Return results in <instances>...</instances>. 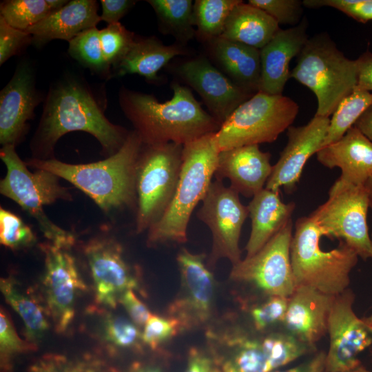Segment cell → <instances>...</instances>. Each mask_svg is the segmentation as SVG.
<instances>
[{
    "label": "cell",
    "instance_id": "7dc6e473",
    "mask_svg": "<svg viewBox=\"0 0 372 372\" xmlns=\"http://www.w3.org/2000/svg\"><path fill=\"white\" fill-rule=\"evenodd\" d=\"M183 372H223L218 359L198 349H191Z\"/></svg>",
    "mask_w": 372,
    "mask_h": 372
},
{
    "label": "cell",
    "instance_id": "52a82bcc",
    "mask_svg": "<svg viewBox=\"0 0 372 372\" xmlns=\"http://www.w3.org/2000/svg\"><path fill=\"white\" fill-rule=\"evenodd\" d=\"M298 105L281 95L256 92L240 104L214 134L219 152L275 141L294 121Z\"/></svg>",
    "mask_w": 372,
    "mask_h": 372
},
{
    "label": "cell",
    "instance_id": "ac0fdd59",
    "mask_svg": "<svg viewBox=\"0 0 372 372\" xmlns=\"http://www.w3.org/2000/svg\"><path fill=\"white\" fill-rule=\"evenodd\" d=\"M94 281L96 302L116 307L127 290L137 289L138 282L125 262L118 244L108 239L91 240L85 249Z\"/></svg>",
    "mask_w": 372,
    "mask_h": 372
},
{
    "label": "cell",
    "instance_id": "cb8c5ba5",
    "mask_svg": "<svg viewBox=\"0 0 372 372\" xmlns=\"http://www.w3.org/2000/svg\"><path fill=\"white\" fill-rule=\"evenodd\" d=\"M307 19L296 26L279 29L260 51L261 75L258 92L281 95L290 78L289 63L298 56L308 41Z\"/></svg>",
    "mask_w": 372,
    "mask_h": 372
},
{
    "label": "cell",
    "instance_id": "1f68e13d",
    "mask_svg": "<svg viewBox=\"0 0 372 372\" xmlns=\"http://www.w3.org/2000/svg\"><path fill=\"white\" fill-rule=\"evenodd\" d=\"M289 298L259 294L258 299L245 303V310L253 330L267 333L281 328L287 309Z\"/></svg>",
    "mask_w": 372,
    "mask_h": 372
},
{
    "label": "cell",
    "instance_id": "6f0895ef",
    "mask_svg": "<svg viewBox=\"0 0 372 372\" xmlns=\"http://www.w3.org/2000/svg\"><path fill=\"white\" fill-rule=\"evenodd\" d=\"M12 368L10 369H1V372H11Z\"/></svg>",
    "mask_w": 372,
    "mask_h": 372
},
{
    "label": "cell",
    "instance_id": "bcb514c9",
    "mask_svg": "<svg viewBox=\"0 0 372 372\" xmlns=\"http://www.w3.org/2000/svg\"><path fill=\"white\" fill-rule=\"evenodd\" d=\"M119 303L124 307L131 320L138 327H144L152 316L146 305L136 296L132 289L126 291L121 296Z\"/></svg>",
    "mask_w": 372,
    "mask_h": 372
},
{
    "label": "cell",
    "instance_id": "74e56055",
    "mask_svg": "<svg viewBox=\"0 0 372 372\" xmlns=\"http://www.w3.org/2000/svg\"><path fill=\"white\" fill-rule=\"evenodd\" d=\"M135 40L134 34L120 22L100 30V41L105 60L111 67L127 52Z\"/></svg>",
    "mask_w": 372,
    "mask_h": 372
},
{
    "label": "cell",
    "instance_id": "4dcf8cb0",
    "mask_svg": "<svg viewBox=\"0 0 372 372\" xmlns=\"http://www.w3.org/2000/svg\"><path fill=\"white\" fill-rule=\"evenodd\" d=\"M371 105L372 92L357 85L333 112L322 147L342 137Z\"/></svg>",
    "mask_w": 372,
    "mask_h": 372
},
{
    "label": "cell",
    "instance_id": "d590c367",
    "mask_svg": "<svg viewBox=\"0 0 372 372\" xmlns=\"http://www.w3.org/2000/svg\"><path fill=\"white\" fill-rule=\"evenodd\" d=\"M28 372H112L105 363L92 356L70 357L45 354L28 367Z\"/></svg>",
    "mask_w": 372,
    "mask_h": 372
},
{
    "label": "cell",
    "instance_id": "ee69618b",
    "mask_svg": "<svg viewBox=\"0 0 372 372\" xmlns=\"http://www.w3.org/2000/svg\"><path fill=\"white\" fill-rule=\"evenodd\" d=\"M309 8L331 7L360 23L372 21V0H304Z\"/></svg>",
    "mask_w": 372,
    "mask_h": 372
},
{
    "label": "cell",
    "instance_id": "d6986e66",
    "mask_svg": "<svg viewBox=\"0 0 372 372\" xmlns=\"http://www.w3.org/2000/svg\"><path fill=\"white\" fill-rule=\"evenodd\" d=\"M41 100L30 64H19L0 92V143L3 146H15L19 142Z\"/></svg>",
    "mask_w": 372,
    "mask_h": 372
},
{
    "label": "cell",
    "instance_id": "6da1fadb",
    "mask_svg": "<svg viewBox=\"0 0 372 372\" xmlns=\"http://www.w3.org/2000/svg\"><path fill=\"white\" fill-rule=\"evenodd\" d=\"M172 87L173 96L165 102L125 88L119 92L121 109L144 145H184L216 132L221 125L203 109L189 89L176 83Z\"/></svg>",
    "mask_w": 372,
    "mask_h": 372
},
{
    "label": "cell",
    "instance_id": "f35d334b",
    "mask_svg": "<svg viewBox=\"0 0 372 372\" xmlns=\"http://www.w3.org/2000/svg\"><path fill=\"white\" fill-rule=\"evenodd\" d=\"M37 345L23 340L8 314L4 309L0 312V358L1 369L12 368L11 360L18 354L34 351Z\"/></svg>",
    "mask_w": 372,
    "mask_h": 372
},
{
    "label": "cell",
    "instance_id": "816d5d0a",
    "mask_svg": "<svg viewBox=\"0 0 372 372\" xmlns=\"http://www.w3.org/2000/svg\"><path fill=\"white\" fill-rule=\"evenodd\" d=\"M353 126L372 142V105L361 115Z\"/></svg>",
    "mask_w": 372,
    "mask_h": 372
},
{
    "label": "cell",
    "instance_id": "44dd1931",
    "mask_svg": "<svg viewBox=\"0 0 372 372\" xmlns=\"http://www.w3.org/2000/svg\"><path fill=\"white\" fill-rule=\"evenodd\" d=\"M316 157L324 167L341 170L329 190L364 185L372 177V142L355 126L335 142L320 148Z\"/></svg>",
    "mask_w": 372,
    "mask_h": 372
},
{
    "label": "cell",
    "instance_id": "83f0119b",
    "mask_svg": "<svg viewBox=\"0 0 372 372\" xmlns=\"http://www.w3.org/2000/svg\"><path fill=\"white\" fill-rule=\"evenodd\" d=\"M279 29V24L267 13L242 1L231 10L220 37L260 50Z\"/></svg>",
    "mask_w": 372,
    "mask_h": 372
},
{
    "label": "cell",
    "instance_id": "ba28073f",
    "mask_svg": "<svg viewBox=\"0 0 372 372\" xmlns=\"http://www.w3.org/2000/svg\"><path fill=\"white\" fill-rule=\"evenodd\" d=\"M14 147L3 145L0 150V157L7 169L0 183L1 193L33 216L51 243L69 248L74 243V236L50 220L43 207L58 199L68 198L70 194L61 186L56 175L42 169L30 172Z\"/></svg>",
    "mask_w": 372,
    "mask_h": 372
},
{
    "label": "cell",
    "instance_id": "d6a6232c",
    "mask_svg": "<svg viewBox=\"0 0 372 372\" xmlns=\"http://www.w3.org/2000/svg\"><path fill=\"white\" fill-rule=\"evenodd\" d=\"M240 0H198L193 8L194 25L203 36L215 39L221 36L226 21Z\"/></svg>",
    "mask_w": 372,
    "mask_h": 372
},
{
    "label": "cell",
    "instance_id": "8d00e7d4",
    "mask_svg": "<svg viewBox=\"0 0 372 372\" xmlns=\"http://www.w3.org/2000/svg\"><path fill=\"white\" fill-rule=\"evenodd\" d=\"M163 24L176 33L189 38L192 35L194 4L190 0H149Z\"/></svg>",
    "mask_w": 372,
    "mask_h": 372
},
{
    "label": "cell",
    "instance_id": "f1b7e54d",
    "mask_svg": "<svg viewBox=\"0 0 372 372\" xmlns=\"http://www.w3.org/2000/svg\"><path fill=\"white\" fill-rule=\"evenodd\" d=\"M178 45H166L154 38L134 40L125 56L114 65L113 76L136 74L149 81L175 56L184 54Z\"/></svg>",
    "mask_w": 372,
    "mask_h": 372
},
{
    "label": "cell",
    "instance_id": "7c38bea8",
    "mask_svg": "<svg viewBox=\"0 0 372 372\" xmlns=\"http://www.w3.org/2000/svg\"><path fill=\"white\" fill-rule=\"evenodd\" d=\"M292 237L291 220L257 253L232 265L230 278L260 295L290 297L296 287L290 257Z\"/></svg>",
    "mask_w": 372,
    "mask_h": 372
},
{
    "label": "cell",
    "instance_id": "2e32d148",
    "mask_svg": "<svg viewBox=\"0 0 372 372\" xmlns=\"http://www.w3.org/2000/svg\"><path fill=\"white\" fill-rule=\"evenodd\" d=\"M205 257L185 248L176 257L180 289L169 307V313L179 322L182 330L205 323L211 315L215 280L205 263Z\"/></svg>",
    "mask_w": 372,
    "mask_h": 372
},
{
    "label": "cell",
    "instance_id": "60d3db41",
    "mask_svg": "<svg viewBox=\"0 0 372 372\" xmlns=\"http://www.w3.org/2000/svg\"><path fill=\"white\" fill-rule=\"evenodd\" d=\"M141 334L132 320L119 316H110L104 322V338L114 347L130 349L136 347Z\"/></svg>",
    "mask_w": 372,
    "mask_h": 372
},
{
    "label": "cell",
    "instance_id": "f546056e",
    "mask_svg": "<svg viewBox=\"0 0 372 372\" xmlns=\"http://www.w3.org/2000/svg\"><path fill=\"white\" fill-rule=\"evenodd\" d=\"M0 288L6 302L22 319L27 341L36 345L49 328L44 309L11 278H1Z\"/></svg>",
    "mask_w": 372,
    "mask_h": 372
},
{
    "label": "cell",
    "instance_id": "484cf974",
    "mask_svg": "<svg viewBox=\"0 0 372 372\" xmlns=\"http://www.w3.org/2000/svg\"><path fill=\"white\" fill-rule=\"evenodd\" d=\"M296 204L284 203L280 192L265 187L247 205L251 221L250 236L245 246L246 257L257 253L291 220Z\"/></svg>",
    "mask_w": 372,
    "mask_h": 372
},
{
    "label": "cell",
    "instance_id": "9c48e42d",
    "mask_svg": "<svg viewBox=\"0 0 372 372\" xmlns=\"http://www.w3.org/2000/svg\"><path fill=\"white\" fill-rule=\"evenodd\" d=\"M136 169V231L149 229L165 213L178 183L183 145H145Z\"/></svg>",
    "mask_w": 372,
    "mask_h": 372
},
{
    "label": "cell",
    "instance_id": "3957f363",
    "mask_svg": "<svg viewBox=\"0 0 372 372\" xmlns=\"http://www.w3.org/2000/svg\"><path fill=\"white\" fill-rule=\"evenodd\" d=\"M143 145L134 130L116 153L101 161L72 165L55 159L34 158L28 165L68 180L107 211L130 205L136 198V169Z\"/></svg>",
    "mask_w": 372,
    "mask_h": 372
},
{
    "label": "cell",
    "instance_id": "db71d44e",
    "mask_svg": "<svg viewBox=\"0 0 372 372\" xmlns=\"http://www.w3.org/2000/svg\"><path fill=\"white\" fill-rule=\"evenodd\" d=\"M369 193V208L372 210V177L365 184Z\"/></svg>",
    "mask_w": 372,
    "mask_h": 372
},
{
    "label": "cell",
    "instance_id": "9a60e30c",
    "mask_svg": "<svg viewBox=\"0 0 372 372\" xmlns=\"http://www.w3.org/2000/svg\"><path fill=\"white\" fill-rule=\"evenodd\" d=\"M42 248L45 254L42 285L47 311L56 332L63 333L74 319L76 298L85 285L69 248L51 242Z\"/></svg>",
    "mask_w": 372,
    "mask_h": 372
},
{
    "label": "cell",
    "instance_id": "b9f144b4",
    "mask_svg": "<svg viewBox=\"0 0 372 372\" xmlns=\"http://www.w3.org/2000/svg\"><path fill=\"white\" fill-rule=\"evenodd\" d=\"M248 3L267 13L277 23L297 25L303 13V3L300 0H249Z\"/></svg>",
    "mask_w": 372,
    "mask_h": 372
},
{
    "label": "cell",
    "instance_id": "e575fe53",
    "mask_svg": "<svg viewBox=\"0 0 372 372\" xmlns=\"http://www.w3.org/2000/svg\"><path fill=\"white\" fill-rule=\"evenodd\" d=\"M52 12L48 0H7L0 5V17L12 28L24 31Z\"/></svg>",
    "mask_w": 372,
    "mask_h": 372
},
{
    "label": "cell",
    "instance_id": "4fadbf2b",
    "mask_svg": "<svg viewBox=\"0 0 372 372\" xmlns=\"http://www.w3.org/2000/svg\"><path fill=\"white\" fill-rule=\"evenodd\" d=\"M239 194L223 180L212 182L202 200L197 217L210 229L212 249L209 264L212 266L220 258H227L234 265L241 259L239 240L242 225L249 216Z\"/></svg>",
    "mask_w": 372,
    "mask_h": 372
},
{
    "label": "cell",
    "instance_id": "f6af8a7d",
    "mask_svg": "<svg viewBox=\"0 0 372 372\" xmlns=\"http://www.w3.org/2000/svg\"><path fill=\"white\" fill-rule=\"evenodd\" d=\"M32 43V36L26 31L16 29L0 17V65Z\"/></svg>",
    "mask_w": 372,
    "mask_h": 372
},
{
    "label": "cell",
    "instance_id": "ffe728a7",
    "mask_svg": "<svg viewBox=\"0 0 372 372\" xmlns=\"http://www.w3.org/2000/svg\"><path fill=\"white\" fill-rule=\"evenodd\" d=\"M178 71L181 77L200 94L220 125L254 95L229 79L204 58L186 61Z\"/></svg>",
    "mask_w": 372,
    "mask_h": 372
},
{
    "label": "cell",
    "instance_id": "30bf717a",
    "mask_svg": "<svg viewBox=\"0 0 372 372\" xmlns=\"http://www.w3.org/2000/svg\"><path fill=\"white\" fill-rule=\"evenodd\" d=\"M225 358H217L223 372H271L316 349L282 329L267 333L236 328L226 339Z\"/></svg>",
    "mask_w": 372,
    "mask_h": 372
},
{
    "label": "cell",
    "instance_id": "7402d4cb",
    "mask_svg": "<svg viewBox=\"0 0 372 372\" xmlns=\"http://www.w3.org/2000/svg\"><path fill=\"white\" fill-rule=\"evenodd\" d=\"M333 297L311 287H296L289 298L281 329L316 349V343L327 334Z\"/></svg>",
    "mask_w": 372,
    "mask_h": 372
},
{
    "label": "cell",
    "instance_id": "f907efd6",
    "mask_svg": "<svg viewBox=\"0 0 372 372\" xmlns=\"http://www.w3.org/2000/svg\"><path fill=\"white\" fill-rule=\"evenodd\" d=\"M358 85L372 92V53L367 50L356 59Z\"/></svg>",
    "mask_w": 372,
    "mask_h": 372
},
{
    "label": "cell",
    "instance_id": "681fc988",
    "mask_svg": "<svg viewBox=\"0 0 372 372\" xmlns=\"http://www.w3.org/2000/svg\"><path fill=\"white\" fill-rule=\"evenodd\" d=\"M271 372H327L326 352H318L298 365L286 369L281 368Z\"/></svg>",
    "mask_w": 372,
    "mask_h": 372
},
{
    "label": "cell",
    "instance_id": "7a4b0ae2",
    "mask_svg": "<svg viewBox=\"0 0 372 372\" xmlns=\"http://www.w3.org/2000/svg\"><path fill=\"white\" fill-rule=\"evenodd\" d=\"M74 131L94 136L110 155L121 147L127 136L123 128L105 117L90 86L68 76L50 88L34 147L47 154L62 136Z\"/></svg>",
    "mask_w": 372,
    "mask_h": 372
},
{
    "label": "cell",
    "instance_id": "5b68a950",
    "mask_svg": "<svg viewBox=\"0 0 372 372\" xmlns=\"http://www.w3.org/2000/svg\"><path fill=\"white\" fill-rule=\"evenodd\" d=\"M322 236L309 216L296 220L290 247L293 277L296 287H308L335 296L349 289L350 273L359 256L342 241L335 248L323 250Z\"/></svg>",
    "mask_w": 372,
    "mask_h": 372
},
{
    "label": "cell",
    "instance_id": "8fae6325",
    "mask_svg": "<svg viewBox=\"0 0 372 372\" xmlns=\"http://www.w3.org/2000/svg\"><path fill=\"white\" fill-rule=\"evenodd\" d=\"M369 193L366 185L347 186L329 191V198L309 216L323 236L338 238L352 248L363 260L372 258L369 234Z\"/></svg>",
    "mask_w": 372,
    "mask_h": 372
},
{
    "label": "cell",
    "instance_id": "11a10c76",
    "mask_svg": "<svg viewBox=\"0 0 372 372\" xmlns=\"http://www.w3.org/2000/svg\"><path fill=\"white\" fill-rule=\"evenodd\" d=\"M349 372H371V371L367 370L364 366H363L361 364Z\"/></svg>",
    "mask_w": 372,
    "mask_h": 372
},
{
    "label": "cell",
    "instance_id": "9f6ffc18",
    "mask_svg": "<svg viewBox=\"0 0 372 372\" xmlns=\"http://www.w3.org/2000/svg\"><path fill=\"white\" fill-rule=\"evenodd\" d=\"M372 240V236H371ZM369 324L372 326V314L366 318H363Z\"/></svg>",
    "mask_w": 372,
    "mask_h": 372
},
{
    "label": "cell",
    "instance_id": "5bb4252c",
    "mask_svg": "<svg viewBox=\"0 0 372 372\" xmlns=\"http://www.w3.org/2000/svg\"><path fill=\"white\" fill-rule=\"evenodd\" d=\"M355 296L347 289L333 297L328 322L327 372H349L361 365L359 355L372 346V326L353 311Z\"/></svg>",
    "mask_w": 372,
    "mask_h": 372
},
{
    "label": "cell",
    "instance_id": "4316f807",
    "mask_svg": "<svg viewBox=\"0 0 372 372\" xmlns=\"http://www.w3.org/2000/svg\"><path fill=\"white\" fill-rule=\"evenodd\" d=\"M212 41L216 59L233 81L251 93L258 92L261 75L260 50L220 37Z\"/></svg>",
    "mask_w": 372,
    "mask_h": 372
},
{
    "label": "cell",
    "instance_id": "e0dca14e",
    "mask_svg": "<svg viewBox=\"0 0 372 372\" xmlns=\"http://www.w3.org/2000/svg\"><path fill=\"white\" fill-rule=\"evenodd\" d=\"M329 117L314 116L304 125L290 126L288 141L279 159L273 165L265 188L291 193L296 188L308 160L322 146L329 125Z\"/></svg>",
    "mask_w": 372,
    "mask_h": 372
},
{
    "label": "cell",
    "instance_id": "ab89813d",
    "mask_svg": "<svg viewBox=\"0 0 372 372\" xmlns=\"http://www.w3.org/2000/svg\"><path fill=\"white\" fill-rule=\"evenodd\" d=\"M35 237L31 229L14 214L3 208L0 209V242L16 249L31 245Z\"/></svg>",
    "mask_w": 372,
    "mask_h": 372
},
{
    "label": "cell",
    "instance_id": "7bdbcfd3",
    "mask_svg": "<svg viewBox=\"0 0 372 372\" xmlns=\"http://www.w3.org/2000/svg\"><path fill=\"white\" fill-rule=\"evenodd\" d=\"M180 330L182 328L176 319L171 316L165 318L152 315L144 326L141 340L152 349H156Z\"/></svg>",
    "mask_w": 372,
    "mask_h": 372
},
{
    "label": "cell",
    "instance_id": "d4e9b609",
    "mask_svg": "<svg viewBox=\"0 0 372 372\" xmlns=\"http://www.w3.org/2000/svg\"><path fill=\"white\" fill-rule=\"evenodd\" d=\"M98 8L94 0L69 1L26 32L32 36V43L39 46L53 39L69 42L82 32L96 27L101 21Z\"/></svg>",
    "mask_w": 372,
    "mask_h": 372
},
{
    "label": "cell",
    "instance_id": "f5cc1de1",
    "mask_svg": "<svg viewBox=\"0 0 372 372\" xmlns=\"http://www.w3.org/2000/svg\"><path fill=\"white\" fill-rule=\"evenodd\" d=\"M127 372H163L161 369L154 364L135 363Z\"/></svg>",
    "mask_w": 372,
    "mask_h": 372
},
{
    "label": "cell",
    "instance_id": "603a6c76",
    "mask_svg": "<svg viewBox=\"0 0 372 372\" xmlns=\"http://www.w3.org/2000/svg\"><path fill=\"white\" fill-rule=\"evenodd\" d=\"M271 154L258 145H245L220 152L214 176L229 180L230 187L239 194L253 198L262 191L269 178L273 165Z\"/></svg>",
    "mask_w": 372,
    "mask_h": 372
},
{
    "label": "cell",
    "instance_id": "c3c4849f",
    "mask_svg": "<svg viewBox=\"0 0 372 372\" xmlns=\"http://www.w3.org/2000/svg\"><path fill=\"white\" fill-rule=\"evenodd\" d=\"M134 3V1L129 0H101V19L108 25L119 23L120 19L127 14Z\"/></svg>",
    "mask_w": 372,
    "mask_h": 372
},
{
    "label": "cell",
    "instance_id": "836d02e7",
    "mask_svg": "<svg viewBox=\"0 0 372 372\" xmlns=\"http://www.w3.org/2000/svg\"><path fill=\"white\" fill-rule=\"evenodd\" d=\"M69 43L68 53L84 67L109 79L110 66L105 60L100 41V30L87 29Z\"/></svg>",
    "mask_w": 372,
    "mask_h": 372
},
{
    "label": "cell",
    "instance_id": "277c9868",
    "mask_svg": "<svg viewBox=\"0 0 372 372\" xmlns=\"http://www.w3.org/2000/svg\"><path fill=\"white\" fill-rule=\"evenodd\" d=\"M214 134L183 145L181 170L174 194L161 218L148 229L149 245L187 241L191 215L206 195L216 171L220 152Z\"/></svg>",
    "mask_w": 372,
    "mask_h": 372
},
{
    "label": "cell",
    "instance_id": "8992f818",
    "mask_svg": "<svg viewBox=\"0 0 372 372\" xmlns=\"http://www.w3.org/2000/svg\"><path fill=\"white\" fill-rule=\"evenodd\" d=\"M290 78L316 95L315 116L329 117L358 85L357 62L347 58L324 32L308 39L298 55Z\"/></svg>",
    "mask_w": 372,
    "mask_h": 372
}]
</instances>
